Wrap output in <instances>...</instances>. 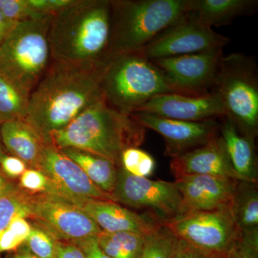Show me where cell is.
<instances>
[{
	"mask_svg": "<svg viewBox=\"0 0 258 258\" xmlns=\"http://www.w3.org/2000/svg\"><path fill=\"white\" fill-rule=\"evenodd\" d=\"M14 185V183L8 181V179H7L6 176H5L1 169H0V196L11 189Z\"/></svg>",
	"mask_w": 258,
	"mask_h": 258,
	"instance_id": "obj_39",
	"label": "cell"
},
{
	"mask_svg": "<svg viewBox=\"0 0 258 258\" xmlns=\"http://www.w3.org/2000/svg\"><path fill=\"white\" fill-rule=\"evenodd\" d=\"M187 13L186 0H111L108 56L141 52Z\"/></svg>",
	"mask_w": 258,
	"mask_h": 258,
	"instance_id": "obj_4",
	"label": "cell"
},
{
	"mask_svg": "<svg viewBox=\"0 0 258 258\" xmlns=\"http://www.w3.org/2000/svg\"><path fill=\"white\" fill-rule=\"evenodd\" d=\"M29 98L0 75V125L10 120L26 119Z\"/></svg>",
	"mask_w": 258,
	"mask_h": 258,
	"instance_id": "obj_25",
	"label": "cell"
},
{
	"mask_svg": "<svg viewBox=\"0 0 258 258\" xmlns=\"http://www.w3.org/2000/svg\"><path fill=\"white\" fill-rule=\"evenodd\" d=\"M28 168V165L18 157L8 155L5 152L0 156V169L6 177H20Z\"/></svg>",
	"mask_w": 258,
	"mask_h": 258,
	"instance_id": "obj_34",
	"label": "cell"
},
{
	"mask_svg": "<svg viewBox=\"0 0 258 258\" xmlns=\"http://www.w3.org/2000/svg\"><path fill=\"white\" fill-rule=\"evenodd\" d=\"M20 187L31 195L52 192V186L46 176L37 169L28 168L20 177Z\"/></svg>",
	"mask_w": 258,
	"mask_h": 258,
	"instance_id": "obj_32",
	"label": "cell"
},
{
	"mask_svg": "<svg viewBox=\"0 0 258 258\" xmlns=\"http://www.w3.org/2000/svg\"><path fill=\"white\" fill-rule=\"evenodd\" d=\"M30 208L29 218L57 240L75 243L96 237L101 232L86 212L57 195L30 194Z\"/></svg>",
	"mask_w": 258,
	"mask_h": 258,
	"instance_id": "obj_10",
	"label": "cell"
},
{
	"mask_svg": "<svg viewBox=\"0 0 258 258\" xmlns=\"http://www.w3.org/2000/svg\"><path fill=\"white\" fill-rule=\"evenodd\" d=\"M35 169L43 173L50 181L51 195L71 202L83 199L114 202L111 195L93 184L79 165L52 144L45 146Z\"/></svg>",
	"mask_w": 258,
	"mask_h": 258,
	"instance_id": "obj_13",
	"label": "cell"
},
{
	"mask_svg": "<svg viewBox=\"0 0 258 258\" xmlns=\"http://www.w3.org/2000/svg\"><path fill=\"white\" fill-rule=\"evenodd\" d=\"M170 169L176 179L190 175H211L246 181L234 169L221 136L203 147L172 158Z\"/></svg>",
	"mask_w": 258,
	"mask_h": 258,
	"instance_id": "obj_18",
	"label": "cell"
},
{
	"mask_svg": "<svg viewBox=\"0 0 258 258\" xmlns=\"http://www.w3.org/2000/svg\"><path fill=\"white\" fill-rule=\"evenodd\" d=\"M13 258H39L35 254L31 253L26 247L19 249V251L13 254Z\"/></svg>",
	"mask_w": 258,
	"mask_h": 258,
	"instance_id": "obj_40",
	"label": "cell"
},
{
	"mask_svg": "<svg viewBox=\"0 0 258 258\" xmlns=\"http://www.w3.org/2000/svg\"><path fill=\"white\" fill-rule=\"evenodd\" d=\"M3 153H4V151L3 150V148H2V147H0V156H1L2 154H3Z\"/></svg>",
	"mask_w": 258,
	"mask_h": 258,
	"instance_id": "obj_41",
	"label": "cell"
},
{
	"mask_svg": "<svg viewBox=\"0 0 258 258\" xmlns=\"http://www.w3.org/2000/svg\"><path fill=\"white\" fill-rule=\"evenodd\" d=\"M137 112L186 121H202L226 116L221 98L215 91L202 96L164 93L149 100Z\"/></svg>",
	"mask_w": 258,
	"mask_h": 258,
	"instance_id": "obj_15",
	"label": "cell"
},
{
	"mask_svg": "<svg viewBox=\"0 0 258 258\" xmlns=\"http://www.w3.org/2000/svg\"><path fill=\"white\" fill-rule=\"evenodd\" d=\"M111 195L115 203L144 210V215L163 225L184 215L182 198L174 181L139 177L119 167Z\"/></svg>",
	"mask_w": 258,
	"mask_h": 258,
	"instance_id": "obj_8",
	"label": "cell"
},
{
	"mask_svg": "<svg viewBox=\"0 0 258 258\" xmlns=\"http://www.w3.org/2000/svg\"><path fill=\"white\" fill-rule=\"evenodd\" d=\"M231 211L241 232L258 230L257 184L241 181L231 203Z\"/></svg>",
	"mask_w": 258,
	"mask_h": 258,
	"instance_id": "obj_23",
	"label": "cell"
},
{
	"mask_svg": "<svg viewBox=\"0 0 258 258\" xmlns=\"http://www.w3.org/2000/svg\"><path fill=\"white\" fill-rule=\"evenodd\" d=\"M173 258H216L197 249L184 240L177 238Z\"/></svg>",
	"mask_w": 258,
	"mask_h": 258,
	"instance_id": "obj_35",
	"label": "cell"
},
{
	"mask_svg": "<svg viewBox=\"0 0 258 258\" xmlns=\"http://www.w3.org/2000/svg\"><path fill=\"white\" fill-rule=\"evenodd\" d=\"M227 258H258V230L240 231Z\"/></svg>",
	"mask_w": 258,
	"mask_h": 258,
	"instance_id": "obj_31",
	"label": "cell"
},
{
	"mask_svg": "<svg viewBox=\"0 0 258 258\" xmlns=\"http://www.w3.org/2000/svg\"><path fill=\"white\" fill-rule=\"evenodd\" d=\"M155 166L154 157L139 147L128 148L120 156V167L134 176L149 177L154 174Z\"/></svg>",
	"mask_w": 258,
	"mask_h": 258,
	"instance_id": "obj_28",
	"label": "cell"
},
{
	"mask_svg": "<svg viewBox=\"0 0 258 258\" xmlns=\"http://www.w3.org/2000/svg\"><path fill=\"white\" fill-rule=\"evenodd\" d=\"M230 39L202 23L191 12L141 51L149 60L223 48Z\"/></svg>",
	"mask_w": 258,
	"mask_h": 258,
	"instance_id": "obj_11",
	"label": "cell"
},
{
	"mask_svg": "<svg viewBox=\"0 0 258 258\" xmlns=\"http://www.w3.org/2000/svg\"><path fill=\"white\" fill-rule=\"evenodd\" d=\"M52 16L17 24L0 45V75L29 97L52 60L48 41Z\"/></svg>",
	"mask_w": 258,
	"mask_h": 258,
	"instance_id": "obj_6",
	"label": "cell"
},
{
	"mask_svg": "<svg viewBox=\"0 0 258 258\" xmlns=\"http://www.w3.org/2000/svg\"><path fill=\"white\" fill-rule=\"evenodd\" d=\"M147 129L132 115L117 111L104 98L85 110L76 119L49 136L57 149L75 148L101 156L120 167L125 149L139 147Z\"/></svg>",
	"mask_w": 258,
	"mask_h": 258,
	"instance_id": "obj_3",
	"label": "cell"
},
{
	"mask_svg": "<svg viewBox=\"0 0 258 258\" xmlns=\"http://www.w3.org/2000/svg\"><path fill=\"white\" fill-rule=\"evenodd\" d=\"M74 244L79 246L86 258H111L105 254L99 247L97 236L75 242Z\"/></svg>",
	"mask_w": 258,
	"mask_h": 258,
	"instance_id": "obj_36",
	"label": "cell"
},
{
	"mask_svg": "<svg viewBox=\"0 0 258 258\" xmlns=\"http://www.w3.org/2000/svg\"><path fill=\"white\" fill-rule=\"evenodd\" d=\"M164 226L193 247L216 258H227L240 230L230 206L186 214Z\"/></svg>",
	"mask_w": 258,
	"mask_h": 258,
	"instance_id": "obj_9",
	"label": "cell"
},
{
	"mask_svg": "<svg viewBox=\"0 0 258 258\" xmlns=\"http://www.w3.org/2000/svg\"><path fill=\"white\" fill-rule=\"evenodd\" d=\"M34 11L39 14L53 15L74 4L76 0H27Z\"/></svg>",
	"mask_w": 258,
	"mask_h": 258,
	"instance_id": "obj_33",
	"label": "cell"
},
{
	"mask_svg": "<svg viewBox=\"0 0 258 258\" xmlns=\"http://www.w3.org/2000/svg\"><path fill=\"white\" fill-rule=\"evenodd\" d=\"M146 129L157 132L165 142L164 154L171 159L203 147L218 137L217 119L186 121L164 118L145 112L130 114Z\"/></svg>",
	"mask_w": 258,
	"mask_h": 258,
	"instance_id": "obj_14",
	"label": "cell"
},
{
	"mask_svg": "<svg viewBox=\"0 0 258 258\" xmlns=\"http://www.w3.org/2000/svg\"><path fill=\"white\" fill-rule=\"evenodd\" d=\"M57 241L47 231L34 224L25 246L37 257L54 258Z\"/></svg>",
	"mask_w": 258,
	"mask_h": 258,
	"instance_id": "obj_29",
	"label": "cell"
},
{
	"mask_svg": "<svg viewBox=\"0 0 258 258\" xmlns=\"http://www.w3.org/2000/svg\"><path fill=\"white\" fill-rule=\"evenodd\" d=\"M240 181L223 176L190 175L174 183L182 198L184 215L231 206Z\"/></svg>",
	"mask_w": 258,
	"mask_h": 258,
	"instance_id": "obj_16",
	"label": "cell"
},
{
	"mask_svg": "<svg viewBox=\"0 0 258 258\" xmlns=\"http://www.w3.org/2000/svg\"><path fill=\"white\" fill-rule=\"evenodd\" d=\"M220 132L236 172L246 181L257 183L254 139L244 135L228 117L222 118Z\"/></svg>",
	"mask_w": 258,
	"mask_h": 258,
	"instance_id": "obj_20",
	"label": "cell"
},
{
	"mask_svg": "<svg viewBox=\"0 0 258 258\" xmlns=\"http://www.w3.org/2000/svg\"><path fill=\"white\" fill-rule=\"evenodd\" d=\"M30 194L14 185L0 196V232L16 217L28 219L30 215Z\"/></svg>",
	"mask_w": 258,
	"mask_h": 258,
	"instance_id": "obj_26",
	"label": "cell"
},
{
	"mask_svg": "<svg viewBox=\"0 0 258 258\" xmlns=\"http://www.w3.org/2000/svg\"><path fill=\"white\" fill-rule=\"evenodd\" d=\"M257 0H186V9L211 28L230 25L235 19L255 13Z\"/></svg>",
	"mask_w": 258,
	"mask_h": 258,
	"instance_id": "obj_21",
	"label": "cell"
},
{
	"mask_svg": "<svg viewBox=\"0 0 258 258\" xmlns=\"http://www.w3.org/2000/svg\"><path fill=\"white\" fill-rule=\"evenodd\" d=\"M0 9L7 18L16 23L46 16L34 11L27 0H0Z\"/></svg>",
	"mask_w": 258,
	"mask_h": 258,
	"instance_id": "obj_30",
	"label": "cell"
},
{
	"mask_svg": "<svg viewBox=\"0 0 258 258\" xmlns=\"http://www.w3.org/2000/svg\"><path fill=\"white\" fill-rule=\"evenodd\" d=\"M101 88L108 104L129 115L154 97L178 93L164 72L140 52L108 56L103 64Z\"/></svg>",
	"mask_w": 258,
	"mask_h": 258,
	"instance_id": "obj_5",
	"label": "cell"
},
{
	"mask_svg": "<svg viewBox=\"0 0 258 258\" xmlns=\"http://www.w3.org/2000/svg\"><path fill=\"white\" fill-rule=\"evenodd\" d=\"M147 236L132 232L108 233L101 231L97 235L99 247L111 258H140Z\"/></svg>",
	"mask_w": 258,
	"mask_h": 258,
	"instance_id": "obj_24",
	"label": "cell"
},
{
	"mask_svg": "<svg viewBox=\"0 0 258 258\" xmlns=\"http://www.w3.org/2000/svg\"><path fill=\"white\" fill-rule=\"evenodd\" d=\"M111 30V0H76L51 18V59L100 66L108 58Z\"/></svg>",
	"mask_w": 258,
	"mask_h": 258,
	"instance_id": "obj_2",
	"label": "cell"
},
{
	"mask_svg": "<svg viewBox=\"0 0 258 258\" xmlns=\"http://www.w3.org/2000/svg\"><path fill=\"white\" fill-rule=\"evenodd\" d=\"M177 237L162 225L154 233L147 236L140 258H173Z\"/></svg>",
	"mask_w": 258,
	"mask_h": 258,
	"instance_id": "obj_27",
	"label": "cell"
},
{
	"mask_svg": "<svg viewBox=\"0 0 258 258\" xmlns=\"http://www.w3.org/2000/svg\"><path fill=\"white\" fill-rule=\"evenodd\" d=\"M257 72L256 61L250 56L223 55L214 89L221 98L226 116L254 139L258 132Z\"/></svg>",
	"mask_w": 258,
	"mask_h": 258,
	"instance_id": "obj_7",
	"label": "cell"
},
{
	"mask_svg": "<svg viewBox=\"0 0 258 258\" xmlns=\"http://www.w3.org/2000/svg\"><path fill=\"white\" fill-rule=\"evenodd\" d=\"M54 258H86V256L76 244L57 240Z\"/></svg>",
	"mask_w": 258,
	"mask_h": 258,
	"instance_id": "obj_37",
	"label": "cell"
},
{
	"mask_svg": "<svg viewBox=\"0 0 258 258\" xmlns=\"http://www.w3.org/2000/svg\"><path fill=\"white\" fill-rule=\"evenodd\" d=\"M60 150L80 166L93 184L102 191L112 195L116 184L118 169L114 163L101 156L75 148Z\"/></svg>",
	"mask_w": 258,
	"mask_h": 258,
	"instance_id": "obj_22",
	"label": "cell"
},
{
	"mask_svg": "<svg viewBox=\"0 0 258 258\" xmlns=\"http://www.w3.org/2000/svg\"><path fill=\"white\" fill-rule=\"evenodd\" d=\"M71 203L86 212L101 231L108 233L132 232L147 236L163 225L152 217L113 201L83 199Z\"/></svg>",
	"mask_w": 258,
	"mask_h": 258,
	"instance_id": "obj_17",
	"label": "cell"
},
{
	"mask_svg": "<svg viewBox=\"0 0 258 258\" xmlns=\"http://www.w3.org/2000/svg\"><path fill=\"white\" fill-rule=\"evenodd\" d=\"M17 24L18 23L7 18L0 9V45L4 42L6 37L16 26Z\"/></svg>",
	"mask_w": 258,
	"mask_h": 258,
	"instance_id": "obj_38",
	"label": "cell"
},
{
	"mask_svg": "<svg viewBox=\"0 0 258 258\" xmlns=\"http://www.w3.org/2000/svg\"><path fill=\"white\" fill-rule=\"evenodd\" d=\"M0 142H1V141H0ZM0 147H2L1 144H0Z\"/></svg>",
	"mask_w": 258,
	"mask_h": 258,
	"instance_id": "obj_42",
	"label": "cell"
},
{
	"mask_svg": "<svg viewBox=\"0 0 258 258\" xmlns=\"http://www.w3.org/2000/svg\"><path fill=\"white\" fill-rule=\"evenodd\" d=\"M103 63L88 66L51 60L29 98L26 120L47 143L52 132L67 126L80 114L103 99Z\"/></svg>",
	"mask_w": 258,
	"mask_h": 258,
	"instance_id": "obj_1",
	"label": "cell"
},
{
	"mask_svg": "<svg viewBox=\"0 0 258 258\" xmlns=\"http://www.w3.org/2000/svg\"><path fill=\"white\" fill-rule=\"evenodd\" d=\"M222 48L152 60L180 94L202 96L216 85Z\"/></svg>",
	"mask_w": 258,
	"mask_h": 258,
	"instance_id": "obj_12",
	"label": "cell"
},
{
	"mask_svg": "<svg viewBox=\"0 0 258 258\" xmlns=\"http://www.w3.org/2000/svg\"><path fill=\"white\" fill-rule=\"evenodd\" d=\"M0 141L10 155L19 158L32 169H36L44 147L49 144L25 119L10 120L0 125Z\"/></svg>",
	"mask_w": 258,
	"mask_h": 258,
	"instance_id": "obj_19",
	"label": "cell"
}]
</instances>
